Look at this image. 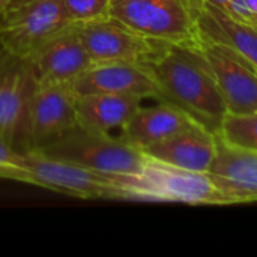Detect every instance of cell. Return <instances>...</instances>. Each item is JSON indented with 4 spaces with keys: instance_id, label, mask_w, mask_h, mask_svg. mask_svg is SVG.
I'll return each instance as SVG.
<instances>
[{
    "instance_id": "cell-1",
    "label": "cell",
    "mask_w": 257,
    "mask_h": 257,
    "mask_svg": "<svg viewBox=\"0 0 257 257\" xmlns=\"http://www.w3.org/2000/svg\"><path fill=\"white\" fill-rule=\"evenodd\" d=\"M148 65L160 87V101L175 104L218 134L227 107L202 48L166 45Z\"/></svg>"
},
{
    "instance_id": "cell-2",
    "label": "cell",
    "mask_w": 257,
    "mask_h": 257,
    "mask_svg": "<svg viewBox=\"0 0 257 257\" xmlns=\"http://www.w3.org/2000/svg\"><path fill=\"white\" fill-rule=\"evenodd\" d=\"M122 200L230 206L233 202L209 173L179 169L148 157L139 173L122 175Z\"/></svg>"
},
{
    "instance_id": "cell-3",
    "label": "cell",
    "mask_w": 257,
    "mask_h": 257,
    "mask_svg": "<svg viewBox=\"0 0 257 257\" xmlns=\"http://www.w3.org/2000/svg\"><path fill=\"white\" fill-rule=\"evenodd\" d=\"M203 0H110V17L169 45L200 48Z\"/></svg>"
},
{
    "instance_id": "cell-4",
    "label": "cell",
    "mask_w": 257,
    "mask_h": 257,
    "mask_svg": "<svg viewBox=\"0 0 257 257\" xmlns=\"http://www.w3.org/2000/svg\"><path fill=\"white\" fill-rule=\"evenodd\" d=\"M36 151L113 175L139 173L148 161V155L123 137L89 133L81 128H75Z\"/></svg>"
},
{
    "instance_id": "cell-5",
    "label": "cell",
    "mask_w": 257,
    "mask_h": 257,
    "mask_svg": "<svg viewBox=\"0 0 257 257\" xmlns=\"http://www.w3.org/2000/svg\"><path fill=\"white\" fill-rule=\"evenodd\" d=\"M69 26L62 0H14L0 14V47L9 57L27 60Z\"/></svg>"
},
{
    "instance_id": "cell-6",
    "label": "cell",
    "mask_w": 257,
    "mask_h": 257,
    "mask_svg": "<svg viewBox=\"0 0 257 257\" xmlns=\"http://www.w3.org/2000/svg\"><path fill=\"white\" fill-rule=\"evenodd\" d=\"M77 92L68 83H33L20 146L23 152L41 149L78 128Z\"/></svg>"
},
{
    "instance_id": "cell-7",
    "label": "cell",
    "mask_w": 257,
    "mask_h": 257,
    "mask_svg": "<svg viewBox=\"0 0 257 257\" xmlns=\"http://www.w3.org/2000/svg\"><path fill=\"white\" fill-rule=\"evenodd\" d=\"M24 154L36 187L77 199L122 200V175L98 172L45 155L41 151H27Z\"/></svg>"
},
{
    "instance_id": "cell-8",
    "label": "cell",
    "mask_w": 257,
    "mask_h": 257,
    "mask_svg": "<svg viewBox=\"0 0 257 257\" xmlns=\"http://www.w3.org/2000/svg\"><path fill=\"white\" fill-rule=\"evenodd\" d=\"M93 62H140L154 60L166 45L149 39L107 17L102 20L72 24Z\"/></svg>"
},
{
    "instance_id": "cell-9",
    "label": "cell",
    "mask_w": 257,
    "mask_h": 257,
    "mask_svg": "<svg viewBox=\"0 0 257 257\" xmlns=\"http://www.w3.org/2000/svg\"><path fill=\"white\" fill-rule=\"evenodd\" d=\"M202 51L212 68L227 113L257 111V69L227 45L203 39Z\"/></svg>"
},
{
    "instance_id": "cell-10",
    "label": "cell",
    "mask_w": 257,
    "mask_h": 257,
    "mask_svg": "<svg viewBox=\"0 0 257 257\" xmlns=\"http://www.w3.org/2000/svg\"><path fill=\"white\" fill-rule=\"evenodd\" d=\"M77 95L114 93L160 101L161 92L148 63L93 62L71 83Z\"/></svg>"
},
{
    "instance_id": "cell-11",
    "label": "cell",
    "mask_w": 257,
    "mask_h": 257,
    "mask_svg": "<svg viewBox=\"0 0 257 257\" xmlns=\"http://www.w3.org/2000/svg\"><path fill=\"white\" fill-rule=\"evenodd\" d=\"M26 62L36 81L68 84L92 65V59L72 24L45 42Z\"/></svg>"
},
{
    "instance_id": "cell-12",
    "label": "cell",
    "mask_w": 257,
    "mask_h": 257,
    "mask_svg": "<svg viewBox=\"0 0 257 257\" xmlns=\"http://www.w3.org/2000/svg\"><path fill=\"white\" fill-rule=\"evenodd\" d=\"M217 143L218 137L215 133L200 123H194L143 152L151 158L179 169L209 173L217 157Z\"/></svg>"
},
{
    "instance_id": "cell-13",
    "label": "cell",
    "mask_w": 257,
    "mask_h": 257,
    "mask_svg": "<svg viewBox=\"0 0 257 257\" xmlns=\"http://www.w3.org/2000/svg\"><path fill=\"white\" fill-rule=\"evenodd\" d=\"M209 175L233 205L257 202V152L254 151L235 148L218 139L217 157Z\"/></svg>"
},
{
    "instance_id": "cell-14",
    "label": "cell",
    "mask_w": 257,
    "mask_h": 257,
    "mask_svg": "<svg viewBox=\"0 0 257 257\" xmlns=\"http://www.w3.org/2000/svg\"><path fill=\"white\" fill-rule=\"evenodd\" d=\"M35 83L30 65L14 59L0 71V140L18 149L27 102Z\"/></svg>"
},
{
    "instance_id": "cell-15",
    "label": "cell",
    "mask_w": 257,
    "mask_h": 257,
    "mask_svg": "<svg viewBox=\"0 0 257 257\" xmlns=\"http://www.w3.org/2000/svg\"><path fill=\"white\" fill-rule=\"evenodd\" d=\"M197 123L188 113L172 102L158 101L152 107H140L122 130V137L145 151Z\"/></svg>"
},
{
    "instance_id": "cell-16",
    "label": "cell",
    "mask_w": 257,
    "mask_h": 257,
    "mask_svg": "<svg viewBox=\"0 0 257 257\" xmlns=\"http://www.w3.org/2000/svg\"><path fill=\"white\" fill-rule=\"evenodd\" d=\"M142 98L114 93H84L77 98V122L78 128L111 134L122 130L142 107Z\"/></svg>"
},
{
    "instance_id": "cell-17",
    "label": "cell",
    "mask_w": 257,
    "mask_h": 257,
    "mask_svg": "<svg viewBox=\"0 0 257 257\" xmlns=\"http://www.w3.org/2000/svg\"><path fill=\"white\" fill-rule=\"evenodd\" d=\"M199 26L203 39L227 45L257 69V26L238 23L206 2Z\"/></svg>"
},
{
    "instance_id": "cell-18",
    "label": "cell",
    "mask_w": 257,
    "mask_h": 257,
    "mask_svg": "<svg viewBox=\"0 0 257 257\" xmlns=\"http://www.w3.org/2000/svg\"><path fill=\"white\" fill-rule=\"evenodd\" d=\"M217 136L226 145L257 152V111L244 114L227 113Z\"/></svg>"
},
{
    "instance_id": "cell-19",
    "label": "cell",
    "mask_w": 257,
    "mask_h": 257,
    "mask_svg": "<svg viewBox=\"0 0 257 257\" xmlns=\"http://www.w3.org/2000/svg\"><path fill=\"white\" fill-rule=\"evenodd\" d=\"M0 179L33 185L26 154L0 140Z\"/></svg>"
},
{
    "instance_id": "cell-20",
    "label": "cell",
    "mask_w": 257,
    "mask_h": 257,
    "mask_svg": "<svg viewBox=\"0 0 257 257\" xmlns=\"http://www.w3.org/2000/svg\"><path fill=\"white\" fill-rule=\"evenodd\" d=\"M71 24H83L110 17V0H62Z\"/></svg>"
},
{
    "instance_id": "cell-21",
    "label": "cell",
    "mask_w": 257,
    "mask_h": 257,
    "mask_svg": "<svg viewBox=\"0 0 257 257\" xmlns=\"http://www.w3.org/2000/svg\"><path fill=\"white\" fill-rule=\"evenodd\" d=\"M226 15H229L232 20L242 23V24H250V26H257L256 18L248 9L247 3L244 0H227L224 9H221Z\"/></svg>"
},
{
    "instance_id": "cell-22",
    "label": "cell",
    "mask_w": 257,
    "mask_h": 257,
    "mask_svg": "<svg viewBox=\"0 0 257 257\" xmlns=\"http://www.w3.org/2000/svg\"><path fill=\"white\" fill-rule=\"evenodd\" d=\"M244 2L247 3L248 9L251 11V14L254 15V18H256L257 21V0H244Z\"/></svg>"
},
{
    "instance_id": "cell-23",
    "label": "cell",
    "mask_w": 257,
    "mask_h": 257,
    "mask_svg": "<svg viewBox=\"0 0 257 257\" xmlns=\"http://www.w3.org/2000/svg\"><path fill=\"white\" fill-rule=\"evenodd\" d=\"M203 2H206V3H209V5H212V6L218 8V9H224V6L227 3V0H203Z\"/></svg>"
},
{
    "instance_id": "cell-24",
    "label": "cell",
    "mask_w": 257,
    "mask_h": 257,
    "mask_svg": "<svg viewBox=\"0 0 257 257\" xmlns=\"http://www.w3.org/2000/svg\"><path fill=\"white\" fill-rule=\"evenodd\" d=\"M14 0H0V14H3L8 8H9V5L12 3Z\"/></svg>"
}]
</instances>
